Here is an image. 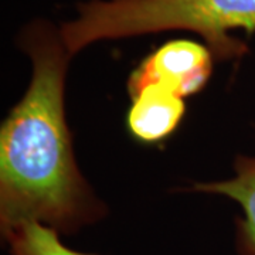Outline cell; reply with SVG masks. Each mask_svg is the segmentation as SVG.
<instances>
[{"mask_svg":"<svg viewBox=\"0 0 255 255\" xmlns=\"http://www.w3.org/2000/svg\"><path fill=\"white\" fill-rule=\"evenodd\" d=\"M10 255H98L68 247L53 228L27 223L1 236Z\"/></svg>","mask_w":255,"mask_h":255,"instance_id":"8992f818","label":"cell"},{"mask_svg":"<svg viewBox=\"0 0 255 255\" xmlns=\"http://www.w3.org/2000/svg\"><path fill=\"white\" fill-rule=\"evenodd\" d=\"M130 98L128 130L142 143L163 142L179 128L186 114L184 98L162 84L147 85Z\"/></svg>","mask_w":255,"mask_h":255,"instance_id":"277c9868","label":"cell"},{"mask_svg":"<svg viewBox=\"0 0 255 255\" xmlns=\"http://www.w3.org/2000/svg\"><path fill=\"white\" fill-rule=\"evenodd\" d=\"M17 46L33 73L0 128V233L38 223L61 237L73 236L108 216L77 164L65 118V77L73 55L61 28L46 18L21 28Z\"/></svg>","mask_w":255,"mask_h":255,"instance_id":"6da1fadb","label":"cell"},{"mask_svg":"<svg viewBox=\"0 0 255 255\" xmlns=\"http://www.w3.org/2000/svg\"><path fill=\"white\" fill-rule=\"evenodd\" d=\"M60 28L73 57L104 40L184 30L199 34L216 60L228 61L248 50L231 33H255V0H88Z\"/></svg>","mask_w":255,"mask_h":255,"instance_id":"7a4b0ae2","label":"cell"},{"mask_svg":"<svg viewBox=\"0 0 255 255\" xmlns=\"http://www.w3.org/2000/svg\"><path fill=\"white\" fill-rule=\"evenodd\" d=\"M214 55L203 43L177 38L157 47L140 61L128 80L129 97L152 84H162L186 98L209 82Z\"/></svg>","mask_w":255,"mask_h":255,"instance_id":"3957f363","label":"cell"},{"mask_svg":"<svg viewBox=\"0 0 255 255\" xmlns=\"http://www.w3.org/2000/svg\"><path fill=\"white\" fill-rule=\"evenodd\" d=\"M234 173L231 179L221 182L194 183L191 190L237 201L243 216L236 217V250L238 255H255V156H238Z\"/></svg>","mask_w":255,"mask_h":255,"instance_id":"5b68a950","label":"cell"}]
</instances>
